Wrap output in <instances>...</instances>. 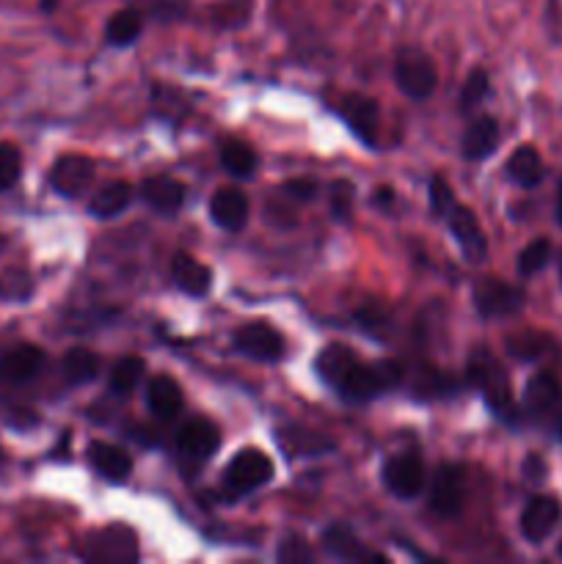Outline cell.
Instances as JSON below:
<instances>
[{
	"label": "cell",
	"instance_id": "1",
	"mask_svg": "<svg viewBox=\"0 0 562 564\" xmlns=\"http://www.w3.org/2000/svg\"><path fill=\"white\" fill-rule=\"evenodd\" d=\"M469 383L477 388L483 400L499 416H508L513 411V391H510V377L504 366L499 364L491 350H474L469 359Z\"/></svg>",
	"mask_w": 562,
	"mask_h": 564
},
{
	"label": "cell",
	"instance_id": "2",
	"mask_svg": "<svg viewBox=\"0 0 562 564\" xmlns=\"http://www.w3.org/2000/svg\"><path fill=\"white\" fill-rule=\"evenodd\" d=\"M400 380H403V366L397 364V361H378V364L359 361L348 372V377L339 383L337 391L350 402H367L391 391Z\"/></svg>",
	"mask_w": 562,
	"mask_h": 564
},
{
	"label": "cell",
	"instance_id": "3",
	"mask_svg": "<svg viewBox=\"0 0 562 564\" xmlns=\"http://www.w3.org/2000/svg\"><path fill=\"white\" fill-rule=\"evenodd\" d=\"M273 479V460L262 449H243L229 460L224 471V488L232 499H243L265 488Z\"/></svg>",
	"mask_w": 562,
	"mask_h": 564
},
{
	"label": "cell",
	"instance_id": "4",
	"mask_svg": "<svg viewBox=\"0 0 562 564\" xmlns=\"http://www.w3.org/2000/svg\"><path fill=\"white\" fill-rule=\"evenodd\" d=\"M395 83L409 100L422 102L436 91L438 72L427 53L416 48H405L395 59Z\"/></svg>",
	"mask_w": 562,
	"mask_h": 564
},
{
	"label": "cell",
	"instance_id": "5",
	"mask_svg": "<svg viewBox=\"0 0 562 564\" xmlns=\"http://www.w3.org/2000/svg\"><path fill=\"white\" fill-rule=\"evenodd\" d=\"M221 447V433L210 418L193 416L183 424L177 436V452L185 468L199 471Z\"/></svg>",
	"mask_w": 562,
	"mask_h": 564
},
{
	"label": "cell",
	"instance_id": "6",
	"mask_svg": "<svg viewBox=\"0 0 562 564\" xmlns=\"http://www.w3.org/2000/svg\"><path fill=\"white\" fill-rule=\"evenodd\" d=\"M524 289L513 287V284L502 281L497 276L479 278L474 284V306H477L483 319H502L513 317L524 309Z\"/></svg>",
	"mask_w": 562,
	"mask_h": 564
},
{
	"label": "cell",
	"instance_id": "7",
	"mask_svg": "<svg viewBox=\"0 0 562 564\" xmlns=\"http://www.w3.org/2000/svg\"><path fill=\"white\" fill-rule=\"evenodd\" d=\"M235 350L260 364H276L285 355V339L273 325L254 319L235 330Z\"/></svg>",
	"mask_w": 562,
	"mask_h": 564
},
{
	"label": "cell",
	"instance_id": "8",
	"mask_svg": "<svg viewBox=\"0 0 562 564\" xmlns=\"http://www.w3.org/2000/svg\"><path fill=\"white\" fill-rule=\"evenodd\" d=\"M427 471L425 460L416 452L395 454L384 463V485L397 499H416L425 490Z\"/></svg>",
	"mask_w": 562,
	"mask_h": 564
},
{
	"label": "cell",
	"instance_id": "9",
	"mask_svg": "<svg viewBox=\"0 0 562 564\" xmlns=\"http://www.w3.org/2000/svg\"><path fill=\"white\" fill-rule=\"evenodd\" d=\"M463 499H466V476H463L461 465H438L430 482L427 506L438 517H455L463 510Z\"/></svg>",
	"mask_w": 562,
	"mask_h": 564
},
{
	"label": "cell",
	"instance_id": "10",
	"mask_svg": "<svg viewBox=\"0 0 562 564\" xmlns=\"http://www.w3.org/2000/svg\"><path fill=\"white\" fill-rule=\"evenodd\" d=\"M50 188L64 199H80L95 183V160L86 154H64L50 168Z\"/></svg>",
	"mask_w": 562,
	"mask_h": 564
},
{
	"label": "cell",
	"instance_id": "11",
	"mask_svg": "<svg viewBox=\"0 0 562 564\" xmlns=\"http://www.w3.org/2000/svg\"><path fill=\"white\" fill-rule=\"evenodd\" d=\"M86 559L91 562H136L138 559V537L130 526L113 524L95 535V540L86 548Z\"/></svg>",
	"mask_w": 562,
	"mask_h": 564
},
{
	"label": "cell",
	"instance_id": "12",
	"mask_svg": "<svg viewBox=\"0 0 562 564\" xmlns=\"http://www.w3.org/2000/svg\"><path fill=\"white\" fill-rule=\"evenodd\" d=\"M45 366V350L36 344H14L0 353V383L23 386L34 380Z\"/></svg>",
	"mask_w": 562,
	"mask_h": 564
},
{
	"label": "cell",
	"instance_id": "13",
	"mask_svg": "<svg viewBox=\"0 0 562 564\" xmlns=\"http://www.w3.org/2000/svg\"><path fill=\"white\" fill-rule=\"evenodd\" d=\"M447 221H450L452 237H455V242L461 246L466 262H472V265L483 262V259L488 256V242H486V235H483V229H479L477 215H474L469 206L455 204L450 210V215H447Z\"/></svg>",
	"mask_w": 562,
	"mask_h": 564
},
{
	"label": "cell",
	"instance_id": "14",
	"mask_svg": "<svg viewBox=\"0 0 562 564\" xmlns=\"http://www.w3.org/2000/svg\"><path fill=\"white\" fill-rule=\"evenodd\" d=\"M339 116L350 124L355 138H361L367 147H375V143H378L380 108L373 97H364V95L342 97V102H339Z\"/></svg>",
	"mask_w": 562,
	"mask_h": 564
},
{
	"label": "cell",
	"instance_id": "15",
	"mask_svg": "<svg viewBox=\"0 0 562 564\" xmlns=\"http://www.w3.org/2000/svg\"><path fill=\"white\" fill-rule=\"evenodd\" d=\"M562 521V504L554 496H535L521 512V535L529 542H544Z\"/></svg>",
	"mask_w": 562,
	"mask_h": 564
},
{
	"label": "cell",
	"instance_id": "16",
	"mask_svg": "<svg viewBox=\"0 0 562 564\" xmlns=\"http://www.w3.org/2000/svg\"><path fill=\"white\" fill-rule=\"evenodd\" d=\"M249 199L240 188H221L210 199V218L224 231H240L249 224Z\"/></svg>",
	"mask_w": 562,
	"mask_h": 564
},
{
	"label": "cell",
	"instance_id": "17",
	"mask_svg": "<svg viewBox=\"0 0 562 564\" xmlns=\"http://www.w3.org/2000/svg\"><path fill=\"white\" fill-rule=\"evenodd\" d=\"M86 458H89L91 468L100 476H105L108 482H125L133 474V458L125 449L113 447L105 441H91L86 449Z\"/></svg>",
	"mask_w": 562,
	"mask_h": 564
},
{
	"label": "cell",
	"instance_id": "18",
	"mask_svg": "<svg viewBox=\"0 0 562 564\" xmlns=\"http://www.w3.org/2000/svg\"><path fill=\"white\" fill-rule=\"evenodd\" d=\"M499 122L494 116H477L469 122L461 138V152L466 160H486L499 147Z\"/></svg>",
	"mask_w": 562,
	"mask_h": 564
},
{
	"label": "cell",
	"instance_id": "19",
	"mask_svg": "<svg viewBox=\"0 0 562 564\" xmlns=\"http://www.w3.org/2000/svg\"><path fill=\"white\" fill-rule=\"evenodd\" d=\"M185 405L183 388L174 380L172 375H154L147 383V408L163 422H172L174 416H179Z\"/></svg>",
	"mask_w": 562,
	"mask_h": 564
},
{
	"label": "cell",
	"instance_id": "20",
	"mask_svg": "<svg viewBox=\"0 0 562 564\" xmlns=\"http://www.w3.org/2000/svg\"><path fill=\"white\" fill-rule=\"evenodd\" d=\"M141 199L160 215H174L185 204V185L166 174H158L141 183Z\"/></svg>",
	"mask_w": 562,
	"mask_h": 564
},
{
	"label": "cell",
	"instance_id": "21",
	"mask_svg": "<svg viewBox=\"0 0 562 564\" xmlns=\"http://www.w3.org/2000/svg\"><path fill=\"white\" fill-rule=\"evenodd\" d=\"M172 278L185 294H190V298H204V294L210 292V287H213V273H210V267L204 265V262H199L196 256H190V253H177V256H174Z\"/></svg>",
	"mask_w": 562,
	"mask_h": 564
},
{
	"label": "cell",
	"instance_id": "22",
	"mask_svg": "<svg viewBox=\"0 0 562 564\" xmlns=\"http://www.w3.org/2000/svg\"><path fill=\"white\" fill-rule=\"evenodd\" d=\"M562 402V386L551 372H538L533 380L527 383V394H524V405L535 418H546L560 408Z\"/></svg>",
	"mask_w": 562,
	"mask_h": 564
},
{
	"label": "cell",
	"instance_id": "23",
	"mask_svg": "<svg viewBox=\"0 0 562 564\" xmlns=\"http://www.w3.org/2000/svg\"><path fill=\"white\" fill-rule=\"evenodd\" d=\"M359 355H355V350H350L348 344H328L326 350H320L317 361H314V369H317L320 380L328 383V386L337 391L339 383L348 377V372L353 369L355 364H359Z\"/></svg>",
	"mask_w": 562,
	"mask_h": 564
},
{
	"label": "cell",
	"instance_id": "24",
	"mask_svg": "<svg viewBox=\"0 0 562 564\" xmlns=\"http://www.w3.org/2000/svg\"><path fill=\"white\" fill-rule=\"evenodd\" d=\"M323 546H326V551L332 553V556L345 559V562H367V559H380V562H384L386 559L380 556V553L367 551V548L361 546L359 537L353 535V529H348V526L342 524H334L323 531Z\"/></svg>",
	"mask_w": 562,
	"mask_h": 564
},
{
	"label": "cell",
	"instance_id": "25",
	"mask_svg": "<svg viewBox=\"0 0 562 564\" xmlns=\"http://www.w3.org/2000/svg\"><path fill=\"white\" fill-rule=\"evenodd\" d=\"M133 201V185L125 179H113V183L102 185L95 190L89 199V212L95 218H116L130 206Z\"/></svg>",
	"mask_w": 562,
	"mask_h": 564
},
{
	"label": "cell",
	"instance_id": "26",
	"mask_svg": "<svg viewBox=\"0 0 562 564\" xmlns=\"http://www.w3.org/2000/svg\"><path fill=\"white\" fill-rule=\"evenodd\" d=\"M544 174H546V165L544 158L535 147L524 143V147L515 149L508 160V177L513 179L515 185L521 188H538L544 183Z\"/></svg>",
	"mask_w": 562,
	"mask_h": 564
},
{
	"label": "cell",
	"instance_id": "27",
	"mask_svg": "<svg viewBox=\"0 0 562 564\" xmlns=\"http://www.w3.org/2000/svg\"><path fill=\"white\" fill-rule=\"evenodd\" d=\"M143 34V14L136 7L118 9L116 14H111L105 25V41L111 48H130L141 39Z\"/></svg>",
	"mask_w": 562,
	"mask_h": 564
},
{
	"label": "cell",
	"instance_id": "28",
	"mask_svg": "<svg viewBox=\"0 0 562 564\" xmlns=\"http://www.w3.org/2000/svg\"><path fill=\"white\" fill-rule=\"evenodd\" d=\"M61 372H64L66 383L84 386V383H91L100 375L102 359L89 347H72L70 353L64 355V361H61Z\"/></svg>",
	"mask_w": 562,
	"mask_h": 564
},
{
	"label": "cell",
	"instance_id": "29",
	"mask_svg": "<svg viewBox=\"0 0 562 564\" xmlns=\"http://www.w3.org/2000/svg\"><path fill=\"white\" fill-rule=\"evenodd\" d=\"M278 447H285L290 458H301V454H320L326 449H334V441L323 438L320 433L301 427H285L278 429Z\"/></svg>",
	"mask_w": 562,
	"mask_h": 564
},
{
	"label": "cell",
	"instance_id": "30",
	"mask_svg": "<svg viewBox=\"0 0 562 564\" xmlns=\"http://www.w3.org/2000/svg\"><path fill=\"white\" fill-rule=\"evenodd\" d=\"M221 165L229 171L232 177L249 179V177H254V171H257V154L249 143L235 141V138H226V141L221 143Z\"/></svg>",
	"mask_w": 562,
	"mask_h": 564
},
{
	"label": "cell",
	"instance_id": "31",
	"mask_svg": "<svg viewBox=\"0 0 562 564\" xmlns=\"http://www.w3.org/2000/svg\"><path fill=\"white\" fill-rule=\"evenodd\" d=\"M36 292V281L25 267H7L0 273V300L3 303H28Z\"/></svg>",
	"mask_w": 562,
	"mask_h": 564
},
{
	"label": "cell",
	"instance_id": "32",
	"mask_svg": "<svg viewBox=\"0 0 562 564\" xmlns=\"http://www.w3.org/2000/svg\"><path fill=\"white\" fill-rule=\"evenodd\" d=\"M504 344H508V353L515 361H538L551 350V339L546 334H538V330H521V334L508 336Z\"/></svg>",
	"mask_w": 562,
	"mask_h": 564
},
{
	"label": "cell",
	"instance_id": "33",
	"mask_svg": "<svg viewBox=\"0 0 562 564\" xmlns=\"http://www.w3.org/2000/svg\"><path fill=\"white\" fill-rule=\"evenodd\" d=\"M143 372L147 364L138 355H127V359H118L116 366L111 372V391L116 397H130L138 388V383L143 380Z\"/></svg>",
	"mask_w": 562,
	"mask_h": 564
},
{
	"label": "cell",
	"instance_id": "34",
	"mask_svg": "<svg viewBox=\"0 0 562 564\" xmlns=\"http://www.w3.org/2000/svg\"><path fill=\"white\" fill-rule=\"evenodd\" d=\"M455 391L458 380L441 369H422V375L416 377L414 386V394L420 397V400H445V397H452Z\"/></svg>",
	"mask_w": 562,
	"mask_h": 564
},
{
	"label": "cell",
	"instance_id": "35",
	"mask_svg": "<svg viewBox=\"0 0 562 564\" xmlns=\"http://www.w3.org/2000/svg\"><path fill=\"white\" fill-rule=\"evenodd\" d=\"M138 12L149 20H160V23H179L190 14L188 0H138Z\"/></svg>",
	"mask_w": 562,
	"mask_h": 564
},
{
	"label": "cell",
	"instance_id": "36",
	"mask_svg": "<svg viewBox=\"0 0 562 564\" xmlns=\"http://www.w3.org/2000/svg\"><path fill=\"white\" fill-rule=\"evenodd\" d=\"M210 20L218 28H243L251 20V0H221L210 9Z\"/></svg>",
	"mask_w": 562,
	"mask_h": 564
},
{
	"label": "cell",
	"instance_id": "37",
	"mask_svg": "<svg viewBox=\"0 0 562 564\" xmlns=\"http://www.w3.org/2000/svg\"><path fill=\"white\" fill-rule=\"evenodd\" d=\"M488 91H491L488 72L483 70V66H477V70L469 72L466 83H463V89H461V97H458V108H461V113H472L474 108H479V102L486 100Z\"/></svg>",
	"mask_w": 562,
	"mask_h": 564
},
{
	"label": "cell",
	"instance_id": "38",
	"mask_svg": "<svg viewBox=\"0 0 562 564\" xmlns=\"http://www.w3.org/2000/svg\"><path fill=\"white\" fill-rule=\"evenodd\" d=\"M23 177V152L17 143L0 141V193H9Z\"/></svg>",
	"mask_w": 562,
	"mask_h": 564
},
{
	"label": "cell",
	"instance_id": "39",
	"mask_svg": "<svg viewBox=\"0 0 562 564\" xmlns=\"http://www.w3.org/2000/svg\"><path fill=\"white\" fill-rule=\"evenodd\" d=\"M549 262H551V242L546 240V237H538V240H533L527 248H524V251H521L519 276H524V278L535 276V273L544 271Z\"/></svg>",
	"mask_w": 562,
	"mask_h": 564
},
{
	"label": "cell",
	"instance_id": "40",
	"mask_svg": "<svg viewBox=\"0 0 562 564\" xmlns=\"http://www.w3.org/2000/svg\"><path fill=\"white\" fill-rule=\"evenodd\" d=\"M353 201H355V188L353 183L348 179H334L328 185V210H332L334 221H348L350 212H353Z\"/></svg>",
	"mask_w": 562,
	"mask_h": 564
},
{
	"label": "cell",
	"instance_id": "41",
	"mask_svg": "<svg viewBox=\"0 0 562 564\" xmlns=\"http://www.w3.org/2000/svg\"><path fill=\"white\" fill-rule=\"evenodd\" d=\"M455 193H452L450 183L445 177H433L430 179V210L436 218H447L450 210L455 206Z\"/></svg>",
	"mask_w": 562,
	"mask_h": 564
},
{
	"label": "cell",
	"instance_id": "42",
	"mask_svg": "<svg viewBox=\"0 0 562 564\" xmlns=\"http://www.w3.org/2000/svg\"><path fill=\"white\" fill-rule=\"evenodd\" d=\"M278 562L285 564H303V562H314V551L303 537L290 535L282 546H278Z\"/></svg>",
	"mask_w": 562,
	"mask_h": 564
},
{
	"label": "cell",
	"instance_id": "43",
	"mask_svg": "<svg viewBox=\"0 0 562 564\" xmlns=\"http://www.w3.org/2000/svg\"><path fill=\"white\" fill-rule=\"evenodd\" d=\"M282 193L290 196V199H296V201H314L320 193V183L312 177L287 179V183L282 185Z\"/></svg>",
	"mask_w": 562,
	"mask_h": 564
},
{
	"label": "cell",
	"instance_id": "44",
	"mask_svg": "<svg viewBox=\"0 0 562 564\" xmlns=\"http://www.w3.org/2000/svg\"><path fill=\"white\" fill-rule=\"evenodd\" d=\"M395 201V190L391 188H378V196H375V204H391Z\"/></svg>",
	"mask_w": 562,
	"mask_h": 564
},
{
	"label": "cell",
	"instance_id": "45",
	"mask_svg": "<svg viewBox=\"0 0 562 564\" xmlns=\"http://www.w3.org/2000/svg\"><path fill=\"white\" fill-rule=\"evenodd\" d=\"M59 7H61V0H39V9H42L45 14H53Z\"/></svg>",
	"mask_w": 562,
	"mask_h": 564
},
{
	"label": "cell",
	"instance_id": "46",
	"mask_svg": "<svg viewBox=\"0 0 562 564\" xmlns=\"http://www.w3.org/2000/svg\"><path fill=\"white\" fill-rule=\"evenodd\" d=\"M557 221L562 226V185H560V199H557Z\"/></svg>",
	"mask_w": 562,
	"mask_h": 564
},
{
	"label": "cell",
	"instance_id": "47",
	"mask_svg": "<svg viewBox=\"0 0 562 564\" xmlns=\"http://www.w3.org/2000/svg\"><path fill=\"white\" fill-rule=\"evenodd\" d=\"M0 463H3V452H0Z\"/></svg>",
	"mask_w": 562,
	"mask_h": 564
},
{
	"label": "cell",
	"instance_id": "48",
	"mask_svg": "<svg viewBox=\"0 0 562 564\" xmlns=\"http://www.w3.org/2000/svg\"><path fill=\"white\" fill-rule=\"evenodd\" d=\"M560 556H562V542H560Z\"/></svg>",
	"mask_w": 562,
	"mask_h": 564
},
{
	"label": "cell",
	"instance_id": "49",
	"mask_svg": "<svg viewBox=\"0 0 562 564\" xmlns=\"http://www.w3.org/2000/svg\"><path fill=\"white\" fill-rule=\"evenodd\" d=\"M560 273H562V265H560Z\"/></svg>",
	"mask_w": 562,
	"mask_h": 564
}]
</instances>
